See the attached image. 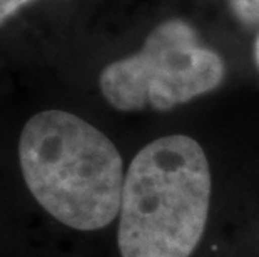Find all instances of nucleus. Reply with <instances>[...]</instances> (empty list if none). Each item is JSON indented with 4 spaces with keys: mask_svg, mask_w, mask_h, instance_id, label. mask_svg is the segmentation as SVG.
I'll use <instances>...</instances> for the list:
<instances>
[{
    "mask_svg": "<svg viewBox=\"0 0 259 257\" xmlns=\"http://www.w3.org/2000/svg\"><path fill=\"white\" fill-rule=\"evenodd\" d=\"M229 5L242 24H259V0H229Z\"/></svg>",
    "mask_w": 259,
    "mask_h": 257,
    "instance_id": "nucleus-4",
    "label": "nucleus"
},
{
    "mask_svg": "<svg viewBox=\"0 0 259 257\" xmlns=\"http://www.w3.org/2000/svg\"><path fill=\"white\" fill-rule=\"evenodd\" d=\"M32 2H35V0H0V27L9 19H12L24 5Z\"/></svg>",
    "mask_w": 259,
    "mask_h": 257,
    "instance_id": "nucleus-5",
    "label": "nucleus"
},
{
    "mask_svg": "<svg viewBox=\"0 0 259 257\" xmlns=\"http://www.w3.org/2000/svg\"><path fill=\"white\" fill-rule=\"evenodd\" d=\"M254 59H256V64L259 67V35H257V40H256V45H254Z\"/></svg>",
    "mask_w": 259,
    "mask_h": 257,
    "instance_id": "nucleus-6",
    "label": "nucleus"
},
{
    "mask_svg": "<svg viewBox=\"0 0 259 257\" xmlns=\"http://www.w3.org/2000/svg\"><path fill=\"white\" fill-rule=\"evenodd\" d=\"M211 187L206 152L189 135H166L142 147L124 179L120 255L189 257L206 229Z\"/></svg>",
    "mask_w": 259,
    "mask_h": 257,
    "instance_id": "nucleus-2",
    "label": "nucleus"
},
{
    "mask_svg": "<svg viewBox=\"0 0 259 257\" xmlns=\"http://www.w3.org/2000/svg\"><path fill=\"white\" fill-rule=\"evenodd\" d=\"M224 74L221 56L202 45L187 22L172 19L159 24L137 54L109 64L99 87L117 111H170L218 89Z\"/></svg>",
    "mask_w": 259,
    "mask_h": 257,
    "instance_id": "nucleus-3",
    "label": "nucleus"
},
{
    "mask_svg": "<svg viewBox=\"0 0 259 257\" xmlns=\"http://www.w3.org/2000/svg\"><path fill=\"white\" fill-rule=\"evenodd\" d=\"M27 189L54 219L75 231H99L119 216L124 166L101 130L70 112L44 111L19 139Z\"/></svg>",
    "mask_w": 259,
    "mask_h": 257,
    "instance_id": "nucleus-1",
    "label": "nucleus"
}]
</instances>
